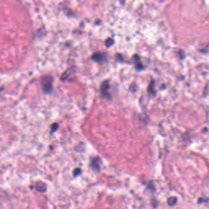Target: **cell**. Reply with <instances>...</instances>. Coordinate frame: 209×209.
I'll return each mask as SVG.
<instances>
[{
    "label": "cell",
    "mask_w": 209,
    "mask_h": 209,
    "mask_svg": "<svg viewBox=\"0 0 209 209\" xmlns=\"http://www.w3.org/2000/svg\"><path fill=\"white\" fill-rule=\"evenodd\" d=\"M109 89V83L107 82V81H106V82H104L103 84L101 85V95L104 96V97H106V98L108 99H110V97L109 96V93L107 92V90Z\"/></svg>",
    "instance_id": "obj_2"
},
{
    "label": "cell",
    "mask_w": 209,
    "mask_h": 209,
    "mask_svg": "<svg viewBox=\"0 0 209 209\" xmlns=\"http://www.w3.org/2000/svg\"><path fill=\"white\" fill-rule=\"evenodd\" d=\"M53 78L51 76H43L41 79V85L43 91L45 92H49L52 88Z\"/></svg>",
    "instance_id": "obj_1"
},
{
    "label": "cell",
    "mask_w": 209,
    "mask_h": 209,
    "mask_svg": "<svg viewBox=\"0 0 209 209\" xmlns=\"http://www.w3.org/2000/svg\"><path fill=\"white\" fill-rule=\"evenodd\" d=\"M92 58H93V60H95V61H103L104 59H105V54H102V53H96V54H94Z\"/></svg>",
    "instance_id": "obj_3"
},
{
    "label": "cell",
    "mask_w": 209,
    "mask_h": 209,
    "mask_svg": "<svg viewBox=\"0 0 209 209\" xmlns=\"http://www.w3.org/2000/svg\"><path fill=\"white\" fill-rule=\"evenodd\" d=\"M99 159L98 158H96V159H93L92 160L91 166L92 167V168L96 171H99V164H97V163H99Z\"/></svg>",
    "instance_id": "obj_4"
},
{
    "label": "cell",
    "mask_w": 209,
    "mask_h": 209,
    "mask_svg": "<svg viewBox=\"0 0 209 209\" xmlns=\"http://www.w3.org/2000/svg\"><path fill=\"white\" fill-rule=\"evenodd\" d=\"M81 172V170L80 169H76L75 171H74V176H78V175H79Z\"/></svg>",
    "instance_id": "obj_6"
},
{
    "label": "cell",
    "mask_w": 209,
    "mask_h": 209,
    "mask_svg": "<svg viewBox=\"0 0 209 209\" xmlns=\"http://www.w3.org/2000/svg\"><path fill=\"white\" fill-rule=\"evenodd\" d=\"M168 204L170 205V206H173V205H175L176 203V198H175V197H171V198H170V199H168Z\"/></svg>",
    "instance_id": "obj_5"
}]
</instances>
